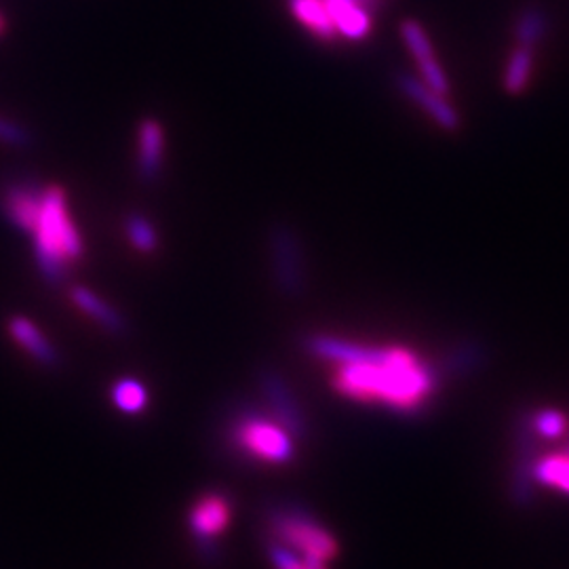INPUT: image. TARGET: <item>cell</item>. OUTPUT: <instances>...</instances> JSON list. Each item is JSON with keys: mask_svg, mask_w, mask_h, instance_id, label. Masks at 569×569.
<instances>
[{"mask_svg": "<svg viewBox=\"0 0 569 569\" xmlns=\"http://www.w3.org/2000/svg\"><path fill=\"white\" fill-rule=\"evenodd\" d=\"M302 346L310 357L333 366L336 392L359 403L416 413L439 387V369L403 346L361 345L329 333H310Z\"/></svg>", "mask_w": 569, "mask_h": 569, "instance_id": "1", "label": "cell"}, {"mask_svg": "<svg viewBox=\"0 0 569 569\" xmlns=\"http://www.w3.org/2000/svg\"><path fill=\"white\" fill-rule=\"evenodd\" d=\"M30 234L39 272L49 284H60L70 266L84 256V241L70 216L66 190L56 183L42 188L41 211Z\"/></svg>", "mask_w": 569, "mask_h": 569, "instance_id": "2", "label": "cell"}, {"mask_svg": "<svg viewBox=\"0 0 569 569\" xmlns=\"http://www.w3.org/2000/svg\"><path fill=\"white\" fill-rule=\"evenodd\" d=\"M230 441L247 458L266 465H287L296 456L293 437L279 422L256 413H244L230 427Z\"/></svg>", "mask_w": 569, "mask_h": 569, "instance_id": "3", "label": "cell"}, {"mask_svg": "<svg viewBox=\"0 0 569 569\" xmlns=\"http://www.w3.org/2000/svg\"><path fill=\"white\" fill-rule=\"evenodd\" d=\"M270 531L274 542L321 561H331L340 552L338 540L302 509L289 507L274 510L270 517Z\"/></svg>", "mask_w": 569, "mask_h": 569, "instance_id": "4", "label": "cell"}, {"mask_svg": "<svg viewBox=\"0 0 569 569\" xmlns=\"http://www.w3.org/2000/svg\"><path fill=\"white\" fill-rule=\"evenodd\" d=\"M270 258L274 281L284 298H300L308 284L305 251L291 226L274 224L270 230Z\"/></svg>", "mask_w": 569, "mask_h": 569, "instance_id": "5", "label": "cell"}, {"mask_svg": "<svg viewBox=\"0 0 569 569\" xmlns=\"http://www.w3.org/2000/svg\"><path fill=\"white\" fill-rule=\"evenodd\" d=\"M397 89L406 96L409 102L416 103L428 119L437 127H441L443 131H448V133L460 131L462 117L453 108V103L449 102L448 96L435 91L432 87H428L427 82L413 77L411 72L397 74Z\"/></svg>", "mask_w": 569, "mask_h": 569, "instance_id": "6", "label": "cell"}, {"mask_svg": "<svg viewBox=\"0 0 569 569\" xmlns=\"http://www.w3.org/2000/svg\"><path fill=\"white\" fill-rule=\"evenodd\" d=\"M260 388L264 395L266 403L270 407L272 416L277 418V422L293 437V439H302L306 435V416L305 409L300 406V401L296 399L293 390L284 382L283 376L279 371H262L260 373Z\"/></svg>", "mask_w": 569, "mask_h": 569, "instance_id": "7", "label": "cell"}, {"mask_svg": "<svg viewBox=\"0 0 569 569\" xmlns=\"http://www.w3.org/2000/svg\"><path fill=\"white\" fill-rule=\"evenodd\" d=\"M401 39L406 42L407 51L411 53V58L418 66L420 79L427 82L428 87H432L435 91L449 96V81L443 66L437 60L435 47L430 42L427 30L422 28V23L416 20L401 21Z\"/></svg>", "mask_w": 569, "mask_h": 569, "instance_id": "8", "label": "cell"}, {"mask_svg": "<svg viewBox=\"0 0 569 569\" xmlns=\"http://www.w3.org/2000/svg\"><path fill=\"white\" fill-rule=\"evenodd\" d=\"M7 331L21 350L44 369L60 366V352L53 342L42 333L41 327L23 315H13L7 321Z\"/></svg>", "mask_w": 569, "mask_h": 569, "instance_id": "9", "label": "cell"}, {"mask_svg": "<svg viewBox=\"0 0 569 569\" xmlns=\"http://www.w3.org/2000/svg\"><path fill=\"white\" fill-rule=\"evenodd\" d=\"M42 188L37 183H9L2 192V211L7 220L23 232H32L41 211Z\"/></svg>", "mask_w": 569, "mask_h": 569, "instance_id": "10", "label": "cell"}, {"mask_svg": "<svg viewBox=\"0 0 569 569\" xmlns=\"http://www.w3.org/2000/svg\"><path fill=\"white\" fill-rule=\"evenodd\" d=\"M164 157V133L157 119H143L138 127V176L146 183H154L161 176Z\"/></svg>", "mask_w": 569, "mask_h": 569, "instance_id": "11", "label": "cell"}, {"mask_svg": "<svg viewBox=\"0 0 569 569\" xmlns=\"http://www.w3.org/2000/svg\"><path fill=\"white\" fill-rule=\"evenodd\" d=\"M230 502L224 493H204L201 500L194 502L190 510V528L192 533L207 542L224 531L230 521Z\"/></svg>", "mask_w": 569, "mask_h": 569, "instance_id": "12", "label": "cell"}, {"mask_svg": "<svg viewBox=\"0 0 569 569\" xmlns=\"http://www.w3.org/2000/svg\"><path fill=\"white\" fill-rule=\"evenodd\" d=\"M70 302L89 317L93 323L102 327L110 336H124L127 333V319L121 310H117L110 302L100 298L93 289L77 284L70 289Z\"/></svg>", "mask_w": 569, "mask_h": 569, "instance_id": "13", "label": "cell"}, {"mask_svg": "<svg viewBox=\"0 0 569 569\" xmlns=\"http://www.w3.org/2000/svg\"><path fill=\"white\" fill-rule=\"evenodd\" d=\"M323 4L338 37L352 42L363 41L369 37L373 16L357 0H323Z\"/></svg>", "mask_w": 569, "mask_h": 569, "instance_id": "14", "label": "cell"}, {"mask_svg": "<svg viewBox=\"0 0 569 569\" xmlns=\"http://www.w3.org/2000/svg\"><path fill=\"white\" fill-rule=\"evenodd\" d=\"M293 18L305 26L308 32H312L319 41L333 42L338 39V32L327 16L323 0H287Z\"/></svg>", "mask_w": 569, "mask_h": 569, "instance_id": "15", "label": "cell"}, {"mask_svg": "<svg viewBox=\"0 0 569 569\" xmlns=\"http://www.w3.org/2000/svg\"><path fill=\"white\" fill-rule=\"evenodd\" d=\"M533 63H536V49L517 44L505 66L502 84L509 96H521L528 91L529 82L533 77Z\"/></svg>", "mask_w": 569, "mask_h": 569, "instance_id": "16", "label": "cell"}, {"mask_svg": "<svg viewBox=\"0 0 569 569\" xmlns=\"http://www.w3.org/2000/svg\"><path fill=\"white\" fill-rule=\"evenodd\" d=\"M533 481L569 496V453H547L531 467Z\"/></svg>", "mask_w": 569, "mask_h": 569, "instance_id": "17", "label": "cell"}, {"mask_svg": "<svg viewBox=\"0 0 569 569\" xmlns=\"http://www.w3.org/2000/svg\"><path fill=\"white\" fill-rule=\"evenodd\" d=\"M512 34H515L517 44L536 49L549 34V18H547V13L542 9H538V7H526L517 16V20H515Z\"/></svg>", "mask_w": 569, "mask_h": 569, "instance_id": "18", "label": "cell"}, {"mask_svg": "<svg viewBox=\"0 0 569 569\" xmlns=\"http://www.w3.org/2000/svg\"><path fill=\"white\" fill-rule=\"evenodd\" d=\"M124 232L129 243L142 253H154L159 249V232L142 213H129L124 218Z\"/></svg>", "mask_w": 569, "mask_h": 569, "instance_id": "19", "label": "cell"}, {"mask_svg": "<svg viewBox=\"0 0 569 569\" xmlns=\"http://www.w3.org/2000/svg\"><path fill=\"white\" fill-rule=\"evenodd\" d=\"M112 403L124 413H140L148 403V392L142 382H138L133 378H121L112 387Z\"/></svg>", "mask_w": 569, "mask_h": 569, "instance_id": "20", "label": "cell"}, {"mask_svg": "<svg viewBox=\"0 0 569 569\" xmlns=\"http://www.w3.org/2000/svg\"><path fill=\"white\" fill-rule=\"evenodd\" d=\"M268 555H270V561L274 569H327V561L287 549L279 542L268 545Z\"/></svg>", "mask_w": 569, "mask_h": 569, "instance_id": "21", "label": "cell"}, {"mask_svg": "<svg viewBox=\"0 0 569 569\" xmlns=\"http://www.w3.org/2000/svg\"><path fill=\"white\" fill-rule=\"evenodd\" d=\"M568 416L559 409H540L531 416V430L549 441H557L568 432Z\"/></svg>", "mask_w": 569, "mask_h": 569, "instance_id": "22", "label": "cell"}, {"mask_svg": "<svg viewBox=\"0 0 569 569\" xmlns=\"http://www.w3.org/2000/svg\"><path fill=\"white\" fill-rule=\"evenodd\" d=\"M479 359H483L479 346L462 345L449 352L446 361H443V367H446L448 376H458V373L472 371L477 363H479Z\"/></svg>", "mask_w": 569, "mask_h": 569, "instance_id": "23", "label": "cell"}, {"mask_svg": "<svg viewBox=\"0 0 569 569\" xmlns=\"http://www.w3.org/2000/svg\"><path fill=\"white\" fill-rule=\"evenodd\" d=\"M0 143L11 148H28L32 143V133L20 122L0 117Z\"/></svg>", "mask_w": 569, "mask_h": 569, "instance_id": "24", "label": "cell"}, {"mask_svg": "<svg viewBox=\"0 0 569 569\" xmlns=\"http://www.w3.org/2000/svg\"><path fill=\"white\" fill-rule=\"evenodd\" d=\"M366 11H369L371 16H376L385 4H387L388 0H357Z\"/></svg>", "mask_w": 569, "mask_h": 569, "instance_id": "25", "label": "cell"}, {"mask_svg": "<svg viewBox=\"0 0 569 569\" xmlns=\"http://www.w3.org/2000/svg\"><path fill=\"white\" fill-rule=\"evenodd\" d=\"M2 32H4V20H2V16H0V37H2Z\"/></svg>", "mask_w": 569, "mask_h": 569, "instance_id": "26", "label": "cell"}]
</instances>
